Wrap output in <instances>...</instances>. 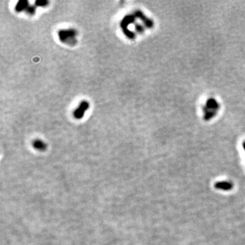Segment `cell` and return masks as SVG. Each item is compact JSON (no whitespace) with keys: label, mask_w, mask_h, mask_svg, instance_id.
I'll return each instance as SVG.
<instances>
[{"label":"cell","mask_w":245,"mask_h":245,"mask_svg":"<svg viewBox=\"0 0 245 245\" xmlns=\"http://www.w3.org/2000/svg\"><path fill=\"white\" fill-rule=\"evenodd\" d=\"M78 31L74 28L60 29L58 31V37L60 41L65 45L73 46L77 44Z\"/></svg>","instance_id":"1"},{"label":"cell","mask_w":245,"mask_h":245,"mask_svg":"<svg viewBox=\"0 0 245 245\" xmlns=\"http://www.w3.org/2000/svg\"><path fill=\"white\" fill-rule=\"evenodd\" d=\"M219 104L217 101L214 98H209L206 100L205 106L203 107V111L204 112V119L206 120H210L213 118L216 115V112L219 110Z\"/></svg>","instance_id":"2"},{"label":"cell","mask_w":245,"mask_h":245,"mask_svg":"<svg viewBox=\"0 0 245 245\" xmlns=\"http://www.w3.org/2000/svg\"><path fill=\"white\" fill-rule=\"evenodd\" d=\"M136 19V18L134 16V15L129 14V15L125 16V17L123 19L120 24V26L121 27L124 34H125L127 37L129 38L130 39H134L135 38L136 34L133 31H130L128 27L135 22Z\"/></svg>","instance_id":"3"},{"label":"cell","mask_w":245,"mask_h":245,"mask_svg":"<svg viewBox=\"0 0 245 245\" xmlns=\"http://www.w3.org/2000/svg\"><path fill=\"white\" fill-rule=\"evenodd\" d=\"M89 102L86 101V100H83V101L80 102L79 106L74 111V113H73L74 117L76 119H81L82 118H83L85 112L89 109Z\"/></svg>","instance_id":"4"},{"label":"cell","mask_w":245,"mask_h":245,"mask_svg":"<svg viewBox=\"0 0 245 245\" xmlns=\"http://www.w3.org/2000/svg\"><path fill=\"white\" fill-rule=\"evenodd\" d=\"M134 16L136 19H138L144 23V25L148 28H151L153 26V22H152L150 19H148L147 17H146L144 14L140 10H136L134 13Z\"/></svg>","instance_id":"5"},{"label":"cell","mask_w":245,"mask_h":245,"mask_svg":"<svg viewBox=\"0 0 245 245\" xmlns=\"http://www.w3.org/2000/svg\"><path fill=\"white\" fill-rule=\"evenodd\" d=\"M215 187L217 189L224 190V191H230L234 188V184L230 181H221L217 182L215 184Z\"/></svg>","instance_id":"6"},{"label":"cell","mask_w":245,"mask_h":245,"mask_svg":"<svg viewBox=\"0 0 245 245\" xmlns=\"http://www.w3.org/2000/svg\"><path fill=\"white\" fill-rule=\"evenodd\" d=\"M29 6V2L25 1V0H23V1H19L17 2V4H16L15 10L16 12H17V13H20V12H22L23 10L26 11Z\"/></svg>","instance_id":"7"},{"label":"cell","mask_w":245,"mask_h":245,"mask_svg":"<svg viewBox=\"0 0 245 245\" xmlns=\"http://www.w3.org/2000/svg\"><path fill=\"white\" fill-rule=\"evenodd\" d=\"M33 146L36 150L38 151H45L46 149V144L45 142L41 140H35L33 142Z\"/></svg>","instance_id":"8"},{"label":"cell","mask_w":245,"mask_h":245,"mask_svg":"<svg viewBox=\"0 0 245 245\" xmlns=\"http://www.w3.org/2000/svg\"><path fill=\"white\" fill-rule=\"evenodd\" d=\"M49 3V2L46 0H38L35 2V6L38 7H46Z\"/></svg>","instance_id":"9"},{"label":"cell","mask_w":245,"mask_h":245,"mask_svg":"<svg viewBox=\"0 0 245 245\" xmlns=\"http://www.w3.org/2000/svg\"><path fill=\"white\" fill-rule=\"evenodd\" d=\"M26 13L29 15H34L35 13V6L29 5L26 10Z\"/></svg>","instance_id":"10"},{"label":"cell","mask_w":245,"mask_h":245,"mask_svg":"<svg viewBox=\"0 0 245 245\" xmlns=\"http://www.w3.org/2000/svg\"><path fill=\"white\" fill-rule=\"evenodd\" d=\"M136 31H137L138 33L142 34L143 32H144V28L141 25H140V24L137 23L136 25Z\"/></svg>","instance_id":"11"},{"label":"cell","mask_w":245,"mask_h":245,"mask_svg":"<svg viewBox=\"0 0 245 245\" xmlns=\"http://www.w3.org/2000/svg\"><path fill=\"white\" fill-rule=\"evenodd\" d=\"M242 147L244 148V150L245 151V141H244L243 143H242Z\"/></svg>","instance_id":"12"}]
</instances>
